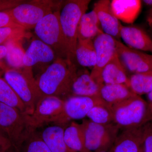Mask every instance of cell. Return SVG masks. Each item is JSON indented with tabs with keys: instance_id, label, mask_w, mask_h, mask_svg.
<instances>
[{
	"instance_id": "cell-5",
	"label": "cell",
	"mask_w": 152,
	"mask_h": 152,
	"mask_svg": "<svg viewBox=\"0 0 152 152\" xmlns=\"http://www.w3.org/2000/svg\"><path fill=\"white\" fill-rule=\"evenodd\" d=\"M4 78L24 104L28 114L31 115L42 98L32 70L25 68L7 69L4 72Z\"/></svg>"
},
{
	"instance_id": "cell-4",
	"label": "cell",
	"mask_w": 152,
	"mask_h": 152,
	"mask_svg": "<svg viewBox=\"0 0 152 152\" xmlns=\"http://www.w3.org/2000/svg\"><path fill=\"white\" fill-rule=\"evenodd\" d=\"M113 122L123 130L142 126L152 121V111L148 102L136 95L112 106Z\"/></svg>"
},
{
	"instance_id": "cell-9",
	"label": "cell",
	"mask_w": 152,
	"mask_h": 152,
	"mask_svg": "<svg viewBox=\"0 0 152 152\" xmlns=\"http://www.w3.org/2000/svg\"><path fill=\"white\" fill-rule=\"evenodd\" d=\"M64 101L53 96L42 97L38 101L34 110L30 115L34 129L50 123L56 124L64 110Z\"/></svg>"
},
{
	"instance_id": "cell-34",
	"label": "cell",
	"mask_w": 152,
	"mask_h": 152,
	"mask_svg": "<svg viewBox=\"0 0 152 152\" xmlns=\"http://www.w3.org/2000/svg\"><path fill=\"white\" fill-rule=\"evenodd\" d=\"M0 144L2 146L4 151H6L12 148L10 142L8 139L5 133L0 127Z\"/></svg>"
},
{
	"instance_id": "cell-38",
	"label": "cell",
	"mask_w": 152,
	"mask_h": 152,
	"mask_svg": "<svg viewBox=\"0 0 152 152\" xmlns=\"http://www.w3.org/2000/svg\"><path fill=\"white\" fill-rule=\"evenodd\" d=\"M147 20L150 27L152 31V15L147 16Z\"/></svg>"
},
{
	"instance_id": "cell-13",
	"label": "cell",
	"mask_w": 152,
	"mask_h": 152,
	"mask_svg": "<svg viewBox=\"0 0 152 152\" xmlns=\"http://www.w3.org/2000/svg\"><path fill=\"white\" fill-rule=\"evenodd\" d=\"M57 59L54 52L50 47L39 39H34L25 51L24 68L31 69L32 71L36 69L39 71V74Z\"/></svg>"
},
{
	"instance_id": "cell-14",
	"label": "cell",
	"mask_w": 152,
	"mask_h": 152,
	"mask_svg": "<svg viewBox=\"0 0 152 152\" xmlns=\"http://www.w3.org/2000/svg\"><path fill=\"white\" fill-rule=\"evenodd\" d=\"M110 4L111 1L108 0H100L95 3L93 10L96 14L103 33L120 41L122 25L112 12Z\"/></svg>"
},
{
	"instance_id": "cell-19",
	"label": "cell",
	"mask_w": 152,
	"mask_h": 152,
	"mask_svg": "<svg viewBox=\"0 0 152 152\" xmlns=\"http://www.w3.org/2000/svg\"><path fill=\"white\" fill-rule=\"evenodd\" d=\"M112 12L119 20L131 24L135 21L141 9L140 0H113L111 1Z\"/></svg>"
},
{
	"instance_id": "cell-26",
	"label": "cell",
	"mask_w": 152,
	"mask_h": 152,
	"mask_svg": "<svg viewBox=\"0 0 152 152\" xmlns=\"http://www.w3.org/2000/svg\"><path fill=\"white\" fill-rule=\"evenodd\" d=\"M7 50L6 61L11 69H20L24 68L23 58L25 51L20 41H11L5 44Z\"/></svg>"
},
{
	"instance_id": "cell-37",
	"label": "cell",
	"mask_w": 152,
	"mask_h": 152,
	"mask_svg": "<svg viewBox=\"0 0 152 152\" xmlns=\"http://www.w3.org/2000/svg\"><path fill=\"white\" fill-rule=\"evenodd\" d=\"M147 98H148L147 102L152 111V91L148 94H147Z\"/></svg>"
},
{
	"instance_id": "cell-41",
	"label": "cell",
	"mask_w": 152,
	"mask_h": 152,
	"mask_svg": "<svg viewBox=\"0 0 152 152\" xmlns=\"http://www.w3.org/2000/svg\"><path fill=\"white\" fill-rule=\"evenodd\" d=\"M99 152H110V151H101Z\"/></svg>"
},
{
	"instance_id": "cell-28",
	"label": "cell",
	"mask_w": 152,
	"mask_h": 152,
	"mask_svg": "<svg viewBox=\"0 0 152 152\" xmlns=\"http://www.w3.org/2000/svg\"><path fill=\"white\" fill-rule=\"evenodd\" d=\"M87 117L93 122L99 124L108 125L114 123L112 107L106 103L94 106Z\"/></svg>"
},
{
	"instance_id": "cell-40",
	"label": "cell",
	"mask_w": 152,
	"mask_h": 152,
	"mask_svg": "<svg viewBox=\"0 0 152 152\" xmlns=\"http://www.w3.org/2000/svg\"><path fill=\"white\" fill-rule=\"evenodd\" d=\"M4 151V149H3L2 146L0 144V152H2Z\"/></svg>"
},
{
	"instance_id": "cell-36",
	"label": "cell",
	"mask_w": 152,
	"mask_h": 152,
	"mask_svg": "<svg viewBox=\"0 0 152 152\" xmlns=\"http://www.w3.org/2000/svg\"><path fill=\"white\" fill-rule=\"evenodd\" d=\"M146 5L151 7V9L148 12V16L152 15V0H144L142 1Z\"/></svg>"
},
{
	"instance_id": "cell-10",
	"label": "cell",
	"mask_w": 152,
	"mask_h": 152,
	"mask_svg": "<svg viewBox=\"0 0 152 152\" xmlns=\"http://www.w3.org/2000/svg\"><path fill=\"white\" fill-rule=\"evenodd\" d=\"M116 53L130 75L152 71V55L138 50L116 41Z\"/></svg>"
},
{
	"instance_id": "cell-23",
	"label": "cell",
	"mask_w": 152,
	"mask_h": 152,
	"mask_svg": "<svg viewBox=\"0 0 152 152\" xmlns=\"http://www.w3.org/2000/svg\"><path fill=\"white\" fill-rule=\"evenodd\" d=\"M75 60L76 64L83 68H92L96 65V57L92 40H78Z\"/></svg>"
},
{
	"instance_id": "cell-22",
	"label": "cell",
	"mask_w": 152,
	"mask_h": 152,
	"mask_svg": "<svg viewBox=\"0 0 152 152\" xmlns=\"http://www.w3.org/2000/svg\"><path fill=\"white\" fill-rule=\"evenodd\" d=\"M103 33L99 19L94 11L83 15L78 27V40H92Z\"/></svg>"
},
{
	"instance_id": "cell-20",
	"label": "cell",
	"mask_w": 152,
	"mask_h": 152,
	"mask_svg": "<svg viewBox=\"0 0 152 152\" xmlns=\"http://www.w3.org/2000/svg\"><path fill=\"white\" fill-rule=\"evenodd\" d=\"M136 95L129 87L124 84H102L100 89L101 99L112 107Z\"/></svg>"
},
{
	"instance_id": "cell-39",
	"label": "cell",
	"mask_w": 152,
	"mask_h": 152,
	"mask_svg": "<svg viewBox=\"0 0 152 152\" xmlns=\"http://www.w3.org/2000/svg\"><path fill=\"white\" fill-rule=\"evenodd\" d=\"M12 148H11L7 150H6V151H3L2 152H18L16 151L15 150V149L14 151L13 150L11 149Z\"/></svg>"
},
{
	"instance_id": "cell-25",
	"label": "cell",
	"mask_w": 152,
	"mask_h": 152,
	"mask_svg": "<svg viewBox=\"0 0 152 152\" xmlns=\"http://www.w3.org/2000/svg\"><path fill=\"white\" fill-rule=\"evenodd\" d=\"M0 103L28 114L26 108L13 89L4 78L0 77Z\"/></svg>"
},
{
	"instance_id": "cell-18",
	"label": "cell",
	"mask_w": 152,
	"mask_h": 152,
	"mask_svg": "<svg viewBox=\"0 0 152 152\" xmlns=\"http://www.w3.org/2000/svg\"><path fill=\"white\" fill-rule=\"evenodd\" d=\"M130 77L116 53L104 68L101 80L103 84H124L130 88Z\"/></svg>"
},
{
	"instance_id": "cell-15",
	"label": "cell",
	"mask_w": 152,
	"mask_h": 152,
	"mask_svg": "<svg viewBox=\"0 0 152 152\" xmlns=\"http://www.w3.org/2000/svg\"><path fill=\"white\" fill-rule=\"evenodd\" d=\"M144 126L123 130L118 135L110 152H140L142 148Z\"/></svg>"
},
{
	"instance_id": "cell-27",
	"label": "cell",
	"mask_w": 152,
	"mask_h": 152,
	"mask_svg": "<svg viewBox=\"0 0 152 152\" xmlns=\"http://www.w3.org/2000/svg\"><path fill=\"white\" fill-rule=\"evenodd\" d=\"M130 88L136 94H147L152 91V71L130 77Z\"/></svg>"
},
{
	"instance_id": "cell-7",
	"label": "cell",
	"mask_w": 152,
	"mask_h": 152,
	"mask_svg": "<svg viewBox=\"0 0 152 152\" xmlns=\"http://www.w3.org/2000/svg\"><path fill=\"white\" fill-rule=\"evenodd\" d=\"M60 11L47 15L34 28L37 39L53 50L57 58H67V52L59 20Z\"/></svg>"
},
{
	"instance_id": "cell-29",
	"label": "cell",
	"mask_w": 152,
	"mask_h": 152,
	"mask_svg": "<svg viewBox=\"0 0 152 152\" xmlns=\"http://www.w3.org/2000/svg\"><path fill=\"white\" fill-rule=\"evenodd\" d=\"M20 152H52L40 134L33 132L22 146Z\"/></svg>"
},
{
	"instance_id": "cell-42",
	"label": "cell",
	"mask_w": 152,
	"mask_h": 152,
	"mask_svg": "<svg viewBox=\"0 0 152 152\" xmlns=\"http://www.w3.org/2000/svg\"><path fill=\"white\" fill-rule=\"evenodd\" d=\"M140 152H143V148H142L141 151Z\"/></svg>"
},
{
	"instance_id": "cell-17",
	"label": "cell",
	"mask_w": 152,
	"mask_h": 152,
	"mask_svg": "<svg viewBox=\"0 0 152 152\" xmlns=\"http://www.w3.org/2000/svg\"><path fill=\"white\" fill-rule=\"evenodd\" d=\"M101 86L93 80L87 69H78L71 86V96H100Z\"/></svg>"
},
{
	"instance_id": "cell-16",
	"label": "cell",
	"mask_w": 152,
	"mask_h": 152,
	"mask_svg": "<svg viewBox=\"0 0 152 152\" xmlns=\"http://www.w3.org/2000/svg\"><path fill=\"white\" fill-rule=\"evenodd\" d=\"M120 35L128 47L141 51L152 53V39L140 27L122 26Z\"/></svg>"
},
{
	"instance_id": "cell-11",
	"label": "cell",
	"mask_w": 152,
	"mask_h": 152,
	"mask_svg": "<svg viewBox=\"0 0 152 152\" xmlns=\"http://www.w3.org/2000/svg\"><path fill=\"white\" fill-rule=\"evenodd\" d=\"M104 103L100 96H71L64 101L63 113L56 125L64 127L71 120L84 118L94 106Z\"/></svg>"
},
{
	"instance_id": "cell-24",
	"label": "cell",
	"mask_w": 152,
	"mask_h": 152,
	"mask_svg": "<svg viewBox=\"0 0 152 152\" xmlns=\"http://www.w3.org/2000/svg\"><path fill=\"white\" fill-rule=\"evenodd\" d=\"M64 139L70 148L77 152H90L85 146L83 130L81 124L73 121L65 128Z\"/></svg>"
},
{
	"instance_id": "cell-33",
	"label": "cell",
	"mask_w": 152,
	"mask_h": 152,
	"mask_svg": "<svg viewBox=\"0 0 152 152\" xmlns=\"http://www.w3.org/2000/svg\"><path fill=\"white\" fill-rule=\"evenodd\" d=\"M25 1L24 0H0V12L11 10Z\"/></svg>"
},
{
	"instance_id": "cell-3",
	"label": "cell",
	"mask_w": 152,
	"mask_h": 152,
	"mask_svg": "<svg viewBox=\"0 0 152 152\" xmlns=\"http://www.w3.org/2000/svg\"><path fill=\"white\" fill-rule=\"evenodd\" d=\"M91 1L90 0L64 1L60 10V23L66 47L67 59L75 63L78 27Z\"/></svg>"
},
{
	"instance_id": "cell-32",
	"label": "cell",
	"mask_w": 152,
	"mask_h": 152,
	"mask_svg": "<svg viewBox=\"0 0 152 152\" xmlns=\"http://www.w3.org/2000/svg\"><path fill=\"white\" fill-rule=\"evenodd\" d=\"M20 26L13 20L8 10L0 12V28Z\"/></svg>"
},
{
	"instance_id": "cell-6",
	"label": "cell",
	"mask_w": 152,
	"mask_h": 152,
	"mask_svg": "<svg viewBox=\"0 0 152 152\" xmlns=\"http://www.w3.org/2000/svg\"><path fill=\"white\" fill-rule=\"evenodd\" d=\"M55 3L48 0L26 1L8 11L17 25L25 30L30 29L34 28L44 17L55 12V7L62 5L64 1L58 5Z\"/></svg>"
},
{
	"instance_id": "cell-12",
	"label": "cell",
	"mask_w": 152,
	"mask_h": 152,
	"mask_svg": "<svg viewBox=\"0 0 152 152\" xmlns=\"http://www.w3.org/2000/svg\"><path fill=\"white\" fill-rule=\"evenodd\" d=\"M96 50V65L91 73L93 80L98 84H103L101 80L104 68L116 53L117 40L112 36L103 33L93 39Z\"/></svg>"
},
{
	"instance_id": "cell-8",
	"label": "cell",
	"mask_w": 152,
	"mask_h": 152,
	"mask_svg": "<svg viewBox=\"0 0 152 152\" xmlns=\"http://www.w3.org/2000/svg\"><path fill=\"white\" fill-rule=\"evenodd\" d=\"M85 146L90 152L110 151L118 135L119 129L114 123L101 125L90 120H83Z\"/></svg>"
},
{
	"instance_id": "cell-30",
	"label": "cell",
	"mask_w": 152,
	"mask_h": 152,
	"mask_svg": "<svg viewBox=\"0 0 152 152\" xmlns=\"http://www.w3.org/2000/svg\"><path fill=\"white\" fill-rule=\"evenodd\" d=\"M25 30L20 26L0 28V45L11 41H21L26 36Z\"/></svg>"
},
{
	"instance_id": "cell-35",
	"label": "cell",
	"mask_w": 152,
	"mask_h": 152,
	"mask_svg": "<svg viewBox=\"0 0 152 152\" xmlns=\"http://www.w3.org/2000/svg\"><path fill=\"white\" fill-rule=\"evenodd\" d=\"M7 53V50L4 45H0V60L5 58Z\"/></svg>"
},
{
	"instance_id": "cell-1",
	"label": "cell",
	"mask_w": 152,
	"mask_h": 152,
	"mask_svg": "<svg viewBox=\"0 0 152 152\" xmlns=\"http://www.w3.org/2000/svg\"><path fill=\"white\" fill-rule=\"evenodd\" d=\"M78 69L71 60L58 58L35 77L42 97L53 96L65 101L71 96V86Z\"/></svg>"
},
{
	"instance_id": "cell-31",
	"label": "cell",
	"mask_w": 152,
	"mask_h": 152,
	"mask_svg": "<svg viewBox=\"0 0 152 152\" xmlns=\"http://www.w3.org/2000/svg\"><path fill=\"white\" fill-rule=\"evenodd\" d=\"M143 152H152V121L144 126Z\"/></svg>"
},
{
	"instance_id": "cell-2",
	"label": "cell",
	"mask_w": 152,
	"mask_h": 152,
	"mask_svg": "<svg viewBox=\"0 0 152 152\" xmlns=\"http://www.w3.org/2000/svg\"><path fill=\"white\" fill-rule=\"evenodd\" d=\"M0 127L5 133L12 148L18 152L29 136L36 131L31 124L30 115L1 103Z\"/></svg>"
},
{
	"instance_id": "cell-21",
	"label": "cell",
	"mask_w": 152,
	"mask_h": 152,
	"mask_svg": "<svg viewBox=\"0 0 152 152\" xmlns=\"http://www.w3.org/2000/svg\"><path fill=\"white\" fill-rule=\"evenodd\" d=\"M65 128L54 125L45 128L40 136L52 152H77L67 145L64 139Z\"/></svg>"
}]
</instances>
